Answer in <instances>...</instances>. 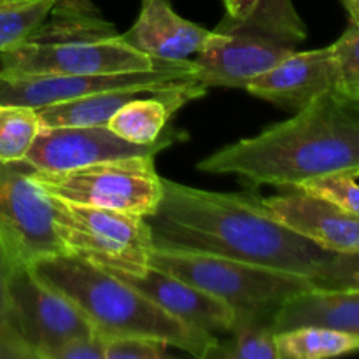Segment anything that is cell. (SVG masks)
<instances>
[{
    "mask_svg": "<svg viewBox=\"0 0 359 359\" xmlns=\"http://www.w3.org/2000/svg\"><path fill=\"white\" fill-rule=\"evenodd\" d=\"M224 7H226V14L233 18H242L252 11V7L259 2V0H223Z\"/></svg>",
    "mask_w": 359,
    "mask_h": 359,
    "instance_id": "29",
    "label": "cell"
},
{
    "mask_svg": "<svg viewBox=\"0 0 359 359\" xmlns=\"http://www.w3.org/2000/svg\"><path fill=\"white\" fill-rule=\"evenodd\" d=\"M326 326L359 335V291L311 290L290 298L273 318V332Z\"/></svg>",
    "mask_w": 359,
    "mask_h": 359,
    "instance_id": "18",
    "label": "cell"
},
{
    "mask_svg": "<svg viewBox=\"0 0 359 359\" xmlns=\"http://www.w3.org/2000/svg\"><path fill=\"white\" fill-rule=\"evenodd\" d=\"M149 298L154 305L163 309L186 325L198 328L210 335L230 333L233 326V312L224 302L193 284L147 265L135 270L104 269Z\"/></svg>",
    "mask_w": 359,
    "mask_h": 359,
    "instance_id": "13",
    "label": "cell"
},
{
    "mask_svg": "<svg viewBox=\"0 0 359 359\" xmlns=\"http://www.w3.org/2000/svg\"><path fill=\"white\" fill-rule=\"evenodd\" d=\"M35 181L48 195L149 217L163 195V177L156 172L154 156H133L100 161L60 172L35 170Z\"/></svg>",
    "mask_w": 359,
    "mask_h": 359,
    "instance_id": "7",
    "label": "cell"
},
{
    "mask_svg": "<svg viewBox=\"0 0 359 359\" xmlns=\"http://www.w3.org/2000/svg\"><path fill=\"white\" fill-rule=\"evenodd\" d=\"M9 293L14 335L34 359H53L70 340L95 333L81 309L39 279L30 265L14 269Z\"/></svg>",
    "mask_w": 359,
    "mask_h": 359,
    "instance_id": "9",
    "label": "cell"
},
{
    "mask_svg": "<svg viewBox=\"0 0 359 359\" xmlns=\"http://www.w3.org/2000/svg\"><path fill=\"white\" fill-rule=\"evenodd\" d=\"M53 359H105V340L97 333L79 337L56 351Z\"/></svg>",
    "mask_w": 359,
    "mask_h": 359,
    "instance_id": "28",
    "label": "cell"
},
{
    "mask_svg": "<svg viewBox=\"0 0 359 359\" xmlns=\"http://www.w3.org/2000/svg\"><path fill=\"white\" fill-rule=\"evenodd\" d=\"M35 170L27 160L0 161V231L23 265L67 252L53 221L51 196L35 181Z\"/></svg>",
    "mask_w": 359,
    "mask_h": 359,
    "instance_id": "10",
    "label": "cell"
},
{
    "mask_svg": "<svg viewBox=\"0 0 359 359\" xmlns=\"http://www.w3.org/2000/svg\"><path fill=\"white\" fill-rule=\"evenodd\" d=\"M35 2H39V0H0V9H4V7H21Z\"/></svg>",
    "mask_w": 359,
    "mask_h": 359,
    "instance_id": "32",
    "label": "cell"
},
{
    "mask_svg": "<svg viewBox=\"0 0 359 359\" xmlns=\"http://www.w3.org/2000/svg\"><path fill=\"white\" fill-rule=\"evenodd\" d=\"M262 198L270 214L307 241L330 252L359 251V217L298 188Z\"/></svg>",
    "mask_w": 359,
    "mask_h": 359,
    "instance_id": "14",
    "label": "cell"
},
{
    "mask_svg": "<svg viewBox=\"0 0 359 359\" xmlns=\"http://www.w3.org/2000/svg\"><path fill=\"white\" fill-rule=\"evenodd\" d=\"M349 20H359V0H342Z\"/></svg>",
    "mask_w": 359,
    "mask_h": 359,
    "instance_id": "31",
    "label": "cell"
},
{
    "mask_svg": "<svg viewBox=\"0 0 359 359\" xmlns=\"http://www.w3.org/2000/svg\"><path fill=\"white\" fill-rule=\"evenodd\" d=\"M149 265L219 298L237 321L272 323L290 298L311 290L309 277L223 256L153 248Z\"/></svg>",
    "mask_w": 359,
    "mask_h": 359,
    "instance_id": "6",
    "label": "cell"
},
{
    "mask_svg": "<svg viewBox=\"0 0 359 359\" xmlns=\"http://www.w3.org/2000/svg\"><path fill=\"white\" fill-rule=\"evenodd\" d=\"M354 97H358V98H359V95H354Z\"/></svg>",
    "mask_w": 359,
    "mask_h": 359,
    "instance_id": "34",
    "label": "cell"
},
{
    "mask_svg": "<svg viewBox=\"0 0 359 359\" xmlns=\"http://www.w3.org/2000/svg\"><path fill=\"white\" fill-rule=\"evenodd\" d=\"M186 139L188 133L170 125L156 142L146 146L121 139L107 125L41 126L25 160L42 172H60L121 158L156 156Z\"/></svg>",
    "mask_w": 359,
    "mask_h": 359,
    "instance_id": "12",
    "label": "cell"
},
{
    "mask_svg": "<svg viewBox=\"0 0 359 359\" xmlns=\"http://www.w3.org/2000/svg\"><path fill=\"white\" fill-rule=\"evenodd\" d=\"M168 344L149 337H112L105 339V359H161Z\"/></svg>",
    "mask_w": 359,
    "mask_h": 359,
    "instance_id": "27",
    "label": "cell"
},
{
    "mask_svg": "<svg viewBox=\"0 0 359 359\" xmlns=\"http://www.w3.org/2000/svg\"><path fill=\"white\" fill-rule=\"evenodd\" d=\"M53 0H39L21 7L0 9V53L23 41L48 18Z\"/></svg>",
    "mask_w": 359,
    "mask_h": 359,
    "instance_id": "23",
    "label": "cell"
},
{
    "mask_svg": "<svg viewBox=\"0 0 359 359\" xmlns=\"http://www.w3.org/2000/svg\"><path fill=\"white\" fill-rule=\"evenodd\" d=\"M49 196L53 221L67 252L102 269L135 270L149 265L153 237L146 217Z\"/></svg>",
    "mask_w": 359,
    "mask_h": 359,
    "instance_id": "8",
    "label": "cell"
},
{
    "mask_svg": "<svg viewBox=\"0 0 359 359\" xmlns=\"http://www.w3.org/2000/svg\"><path fill=\"white\" fill-rule=\"evenodd\" d=\"M79 2H84V0H53V4H56V6H67V4H79Z\"/></svg>",
    "mask_w": 359,
    "mask_h": 359,
    "instance_id": "33",
    "label": "cell"
},
{
    "mask_svg": "<svg viewBox=\"0 0 359 359\" xmlns=\"http://www.w3.org/2000/svg\"><path fill=\"white\" fill-rule=\"evenodd\" d=\"M333 88H337V69L328 46L291 53L283 62L249 81L245 90L252 97L294 114Z\"/></svg>",
    "mask_w": 359,
    "mask_h": 359,
    "instance_id": "15",
    "label": "cell"
},
{
    "mask_svg": "<svg viewBox=\"0 0 359 359\" xmlns=\"http://www.w3.org/2000/svg\"><path fill=\"white\" fill-rule=\"evenodd\" d=\"M207 91L209 86L196 81L174 86L161 95L135 98L111 116L107 128L128 142L140 146L153 144L163 135L168 128V121L179 109L207 95Z\"/></svg>",
    "mask_w": 359,
    "mask_h": 359,
    "instance_id": "17",
    "label": "cell"
},
{
    "mask_svg": "<svg viewBox=\"0 0 359 359\" xmlns=\"http://www.w3.org/2000/svg\"><path fill=\"white\" fill-rule=\"evenodd\" d=\"M293 188L304 189L311 195L335 203L346 212L359 217V184L351 174H332L300 182Z\"/></svg>",
    "mask_w": 359,
    "mask_h": 359,
    "instance_id": "25",
    "label": "cell"
},
{
    "mask_svg": "<svg viewBox=\"0 0 359 359\" xmlns=\"http://www.w3.org/2000/svg\"><path fill=\"white\" fill-rule=\"evenodd\" d=\"M210 30L179 16L168 0H142L135 23L121 34L137 51L165 62H181L196 55Z\"/></svg>",
    "mask_w": 359,
    "mask_h": 359,
    "instance_id": "16",
    "label": "cell"
},
{
    "mask_svg": "<svg viewBox=\"0 0 359 359\" xmlns=\"http://www.w3.org/2000/svg\"><path fill=\"white\" fill-rule=\"evenodd\" d=\"M309 280L314 290L359 291V251L332 252Z\"/></svg>",
    "mask_w": 359,
    "mask_h": 359,
    "instance_id": "22",
    "label": "cell"
},
{
    "mask_svg": "<svg viewBox=\"0 0 359 359\" xmlns=\"http://www.w3.org/2000/svg\"><path fill=\"white\" fill-rule=\"evenodd\" d=\"M18 265H23L16 259L13 249L7 244L6 237L0 231V339L6 340V342L14 344V346L23 347V344L18 340V337L14 335L13 323H11V277H13L14 269ZM27 351V349H25ZM32 356V354H30Z\"/></svg>",
    "mask_w": 359,
    "mask_h": 359,
    "instance_id": "26",
    "label": "cell"
},
{
    "mask_svg": "<svg viewBox=\"0 0 359 359\" xmlns=\"http://www.w3.org/2000/svg\"><path fill=\"white\" fill-rule=\"evenodd\" d=\"M305 41L307 27L293 0H259L245 16L224 14L193 62L205 86L245 90Z\"/></svg>",
    "mask_w": 359,
    "mask_h": 359,
    "instance_id": "5",
    "label": "cell"
},
{
    "mask_svg": "<svg viewBox=\"0 0 359 359\" xmlns=\"http://www.w3.org/2000/svg\"><path fill=\"white\" fill-rule=\"evenodd\" d=\"M30 266L39 279L72 300L104 340L149 337L200 359L210 358L216 347L217 337L174 318L86 258L60 252L37 259Z\"/></svg>",
    "mask_w": 359,
    "mask_h": 359,
    "instance_id": "3",
    "label": "cell"
},
{
    "mask_svg": "<svg viewBox=\"0 0 359 359\" xmlns=\"http://www.w3.org/2000/svg\"><path fill=\"white\" fill-rule=\"evenodd\" d=\"M0 359H34L30 356L28 351H25L23 347L14 346V344L6 342V340L0 339Z\"/></svg>",
    "mask_w": 359,
    "mask_h": 359,
    "instance_id": "30",
    "label": "cell"
},
{
    "mask_svg": "<svg viewBox=\"0 0 359 359\" xmlns=\"http://www.w3.org/2000/svg\"><path fill=\"white\" fill-rule=\"evenodd\" d=\"M196 168L252 188H293L332 174L359 177V98L333 88L286 121L214 151Z\"/></svg>",
    "mask_w": 359,
    "mask_h": 359,
    "instance_id": "2",
    "label": "cell"
},
{
    "mask_svg": "<svg viewBox=\"0 0 359 359\" xmlns=\"http://www.w3.org/2000/svg\"><path fill=\"white\" fill-rule=\"evenodd\" d=\"M330 48L337 69V88L359 95V20H349V27Z\"/></svg>",
    "mask_w": 359,
    "mask_h": 359,
    "instance_id": "24",
    "label": "cell"
},
{
    "mask_svg": "<svg viewBox=\"0 0 359 359\" xmlns=\"http://www.w3.org/2000/svg\"><path fill=\"white\" fill-rule=\"evenodd\" d=\"M165 60L151 58L123 41L91 0L56 6L23 41L0 53L7 76H84L147 70Z\"/></svg>",
    "mask_w": 359,
    "mask_h": 359,
    "instance_id": "4",
    "label": "cell"
},
{
    "mask_svg": "<svg viewBox=\"0 0 359 359\" xmlns=\"http://www.w3.org/2000/svg\"><path fill=\"white\" fill-rule=\"evenodd\" d=\"M41 126L35 109L0 104V161L25 160Z\"/></svg>",
    "mask_w": 359,
    "mask_h": 359,
    "instance_id": "21",
    "label": "cell"
},
{
    "mask_svg": "<svg viewBox=\"0 0 359 359\" xmlns=\"http://www.w3.org/2000/svg\"><path fill=\"white\" fill-rule=\"evenodd\" d=\"M230 335L228 342L217 340L210 358L279 359L272 323L237 321L231 326Z\"/></svg>",
    "mask_w": 359,
    "mask_h": 359,
    "instance_id": "20",
    "label": "cell"
},
{
    "mask_svg": "<svg viewBox=\"0 0 359 359\" xmlns=\"http://www.w3.org/2000/svg\"><path fill=\"white\" fill-rule=\"evenodd\" d=\"M255 191L221 193L163 179L149 224L153 248L223 256L311 277L332 252L280 224Z\"/></svg>",
    "mask_w": 359,
    "mask_h": 359,
    "instance_id": "1",
    "label": "cell"
},
{
    "mask_svg": "<svg viewBox=\"0 0 359 359\" xmlns=\"http://www.w3.org/2000/svg\"><path fill=\"white\" fill-rule=\"evenodd\" d=\"M198 70L191 60L163 62L147 70L84 76H7L0 72V104L39 109L74 98L121 88H170L196 83Z\"/></svg>",
    "mask_w": 359,
    "mask_h": 359,
    "instance_id": "11",
    "label": "cell"
},
{
    "mask_svg": "<svg viewBox=\"0 0 359 359\" xmlns=\"http://www.w3.org/2000/svg\"><path fill=\"white\" fill-rule=\"evenodd\" d=\"M279 359H326L358 353L359 335L326 326H298L276 333Z\"/></svg>",
    "mask_w": 359,
    "mask_h": 359,
    "instance_id": "19",
    "label": "cell"
}]
</instances>
